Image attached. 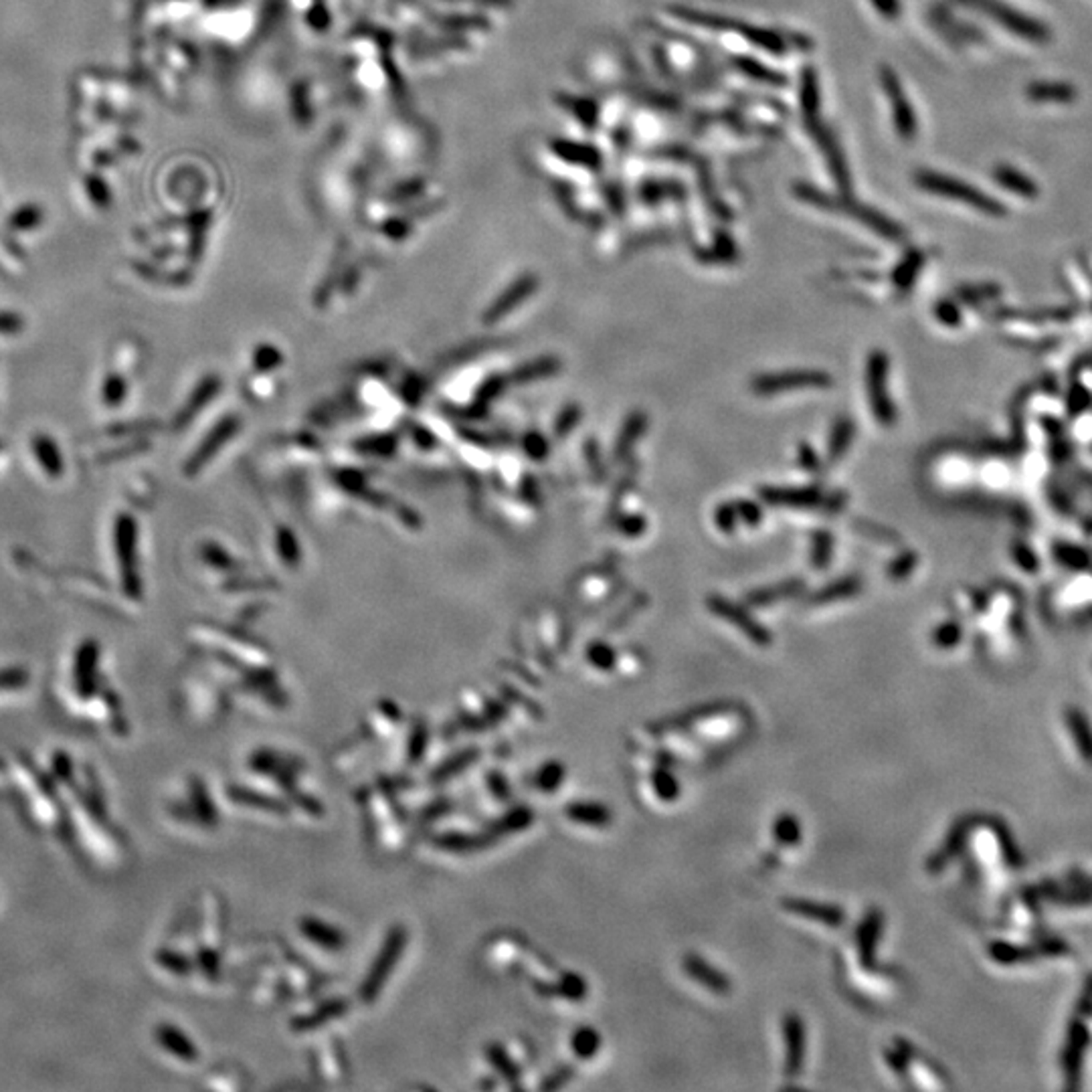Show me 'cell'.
Listing matches in <instances>:
<instances>
[{"label":"cell","instance_id":"cell-1","mask_svg":"<svg viewBox=\"0 0 1092 1092\" xmlns=\"http://www.w3.org/2000/svg\"><path fill=\"white\" fill-rule=\"evenodd\" d=\"M884 935L882 910L870 908L853 933V957L850 967H846L848 985L853 993H860L868 1000H888L898 991L900 981L892 971H882L878 967L876 951Z\"/></svg>","mask_w":1092,"mask_h":1092},{"label":"cell","instance_id":"cell-2","mask_svg":"<svg viewBox=\"0 0 1092 1092\" xmlns=\"http://www.w3.org/2000/svg\"><path fill=\"white\" fill-rule=\"evenodd\" d=\"M409 941V930L403 925H395L392 929L387 933L385 941H382L379 955L375 957V963L370 965L369 973H366L365 981L360 985V1000L365 1003H372L376 1001L379 993L385 987L387 980L391 977V973L395 971L398 959H401L403 951H405Z\"/></svg>","mask_w":1092,"mask_h":1092},{"label":"cell","instance_id":"cell-3","mask_svg":"<svg viewBox=\"0 0 1092 1092\" xmlns=\"http://www.w3.org/2000/svg\"><path fill=\"white\" fill-rule=\"evenodd\" d=\"M917 184L920 189L929 190V193L941 195L945 196V199L959 200V203L973 206V209L981 211V213L996 215V217L1006 215V206H1001L1000 200H996L993 196L985 195L980 189H975L973 184L963 183L959 178H951V176L935 174V173H919Z\"/></svg>","mask_w":1092,"mask_h":1092},{"label":"cell","instance_id":"cell-4","mask_svg":"<svg viewBox=\"0 0 1092 1092\" xmlns=\"http://www.w3.org/2000/svg\"><path fill=\"white\" fill-rule=\"evenodd\" d=\"M963 3L971 4V7L981 10L983 14H987V17H991L996 23H1000V27L1007 29L1009 33L1018 35V37L1029 41V43H1038V45L1048 43L1050 30L1044 27L1040 20L1028 17V14L1019 13V10H1013L1009 4L1001 3V0H963Z\"/></svg>","mask_w":1092,"mask_h":1092},{"label":"cell","instance_id":"cell-5","mask_svg":"<svg viewBox=\"0 0 1092 1092\" xmlns=\"http://www.w3.org/2000/svg\"><path fill=\"white\" fill-rule=\"evenodd\" d=\"M868 395H870V405L874 417L882 425H892L897 421V409L892 405V398L886 391V376H888V360L882 352H872L868 360Z\"/></svg>","mask_w":1092,"mask_h":1092},{"label":"cell","instance_id":"cell-6","mask_svg":"<svg viewBox=\"0 0 1092 1092\" xmlns=\"http://www.w3.org/2000/svg\"><path fill=\"white\" fill-rule=\"evenodd\" d=\"M826 387H831V379L830 375L820 370L777 372V375L759 376L753 382V391L763 397L791 389H826Z\"/></svg>","mask_w":1092,"mask_h":1092},{"label":"cell","instance_id":"cell-7","mask_svg":"<svg viewBox=\"0 0 1092 1092\" xmlns=\"http://www.w3.org/2000/svg\"><path fill=\"white\" fill-rule=\"evenodd\" d=\"M781 908H783L787 914H791V917L826 926V929H840V926L846 923V910L837 907V904H830V903H817V900L787 897L785 900H781Z\"/></svg>","mask_w":1092,"mask_h":1092},{"label":"cell","instance_id":"cell-8","mask_svg":"<svg viewBox=\"0 0 1092 1092\" xmlns=\"http://www.w3.org/2000/svg\"><path fill=\"white\" fill-rule=\"evenodd\" d=\"M116 551L120 557L123 589L136 597L140 591L136 573V524L130 516H120L116 524Z\"/></svg>","mask_w":1092,"mask_h":1092},{"label":"cell","instance_id":"cell-9","mask_svg":"<svg viewBox=\"0 0 1092 1092\" xmlns=\"http://www.w3.org/2000/svg\"><path fill=\"white\" fill-rule=\"evenodd\" d=\"M805 1022L799 1013L789 1012L783 1018V1046H785V1062L783 1074L787 1080L799 1078L805 1062Z\"/></svg>","mask_w":1092,"mask_h":1092},{"label":"cell","instance_id":"cell-10","mask_svg":"<svg viewBox=\"0 0 1092 1092\" xmlns=\"http://www.w3.org/2000/svg\"><path fill=\"white\" fill-rule=\"evenodd\" d=\"M708 607H711L712 613H716L718 617L728 621V623L734 625L741 634L747 635L755 645L767 648V645H771V641H773L771 639L769 631L760 623H757V621L750 617L743 607H738V605H734L731 601H727V599L714 595V597L708 599Z\"/></svg>","mask_w":1092,"mask_h":1092},{"label":"cell","instance_id":"cell-11","mask_svg":"<svg viewBox=\"0 0 1092 1092\" xmlns=\"http://www.w3.org/2000/svg\"><path fill=\"white\" fill-rule=\"evenodd\" d=\"M882 87L886 97L892 103V116L894 122H897V130L900 132V136L904 140H910L917 134V118H914L913 107L904 96L903 87H900V81L894 75V71L884 69L882 71Z\"/></svg>","mask_w":1092,"mask_h":1092},{"label":"cell","instance_id":"cell-12","mask_svg":"<svg viewBox=\"0 0 1092 1092\" xmlns=\"http://www.w3.org/2000/svg\"><path fill=\"white\" fill-rule=\"evenodd\" d=\"M682 967H684L686 975L690 977L692 981L698 983L702 990L716 993V996H727L733 990L731 977H727L721 969L711 965L706 959H702L700 955L696 953H688L682 961Z\"/></svg>","mask_w":1092,"mask_h":1092},{"label":"cell","instance_id":"cell-13","mask_svg":"<svg viewBox=\"0 0 1092 1092\" xmlns=\"http://www.w3.org/2000/svg\"><path fill=\"white\" fill-rule=\"evenodd\" d=\"M651 763L654 765H651L650 773L645 775V789L650 791L654 799H657V804H674L682 795L680 781L670 769L667 760L651 759Z\"/></svg>","mask_w":1092,"mask_h":1092},{"label":"cell","instance_id":"cell-14","mask_svg":"<svg viewBox=\"0 0 1092 1092\" xmlns=\"http://www.w3.org/2000/svg\"><path fill=\"white\" fill-rule=\"evenodd\" d=\"M532 987L541 997H561L567 1001H583L587 997V981L573 971L562 973L557 980L535 981Z\"/></svg>","mask_w":1092,"mask_h":1092},{"label":"cell","instance_id":"cell-15","mask_svg":"<svg viewBox=\"0 0 1092 1092\" xmlns=\"http://www.w3.org/2000/svg\"><path fill=\"white\" fill-rule=\"evenodd\" d=\"M299 933L304 935V939H308L310 943L318 945L320 949L324 951H343L348 939L343 933V929H336V926L324 923V920L316 919V917H304L299 920Z\"/></svg>","mask_w":1092,"mask_h":1092},{"label":"cell","instance_id":"cell-16","mask_svg":"<svg viewBox=\"0 0 1092 1092\" xmlns=\"http://www.w3.org/2000/svg\"><path fill=\"white\" fill-rule=\"evenodd\" d=\"M565 817L577 826L605 830L613 824V814L607 805L593 801H574L565 807Z\"/></svg>","mask_w":1092,"mask_h":1092},{"label":"cell","instance_id":"cell-17","mask_svg":"<svg viewBox=\"0 0 1092 1092\" xmlns=\"http://www.w3.org/2000/svg\"><path fill=\"white\" fill-rule=\"evenodd\" d=\"M346 1012H348V1001L328 1000L320 1003L314 1012L294 1018L292 1022H289V1026H292L294 1032H314V1029L322 1028L324 1023L332 1022L336 1018H343Z\"/></svg>","mask_w":1092,"mask_h":1092},{"label":"cell","instance_id":"cell-18","mask_svg":"<svg viewBox=\"0 0 1092 1092\" xmlns=\"http://www.w3.org/2000/svg\"><path fill=\"white\" fill-rule=\"evenodd\" d=\"M496 842L491 833H464V831H447L443 836L436 837V846L443 852L452 853H474L490 848Z\"/></svg>","mask_w":1092,"mask_h":1092},{"label":"cell","instance_id":"cell-19","mask_svg":"<svg viewBox=\"0 0 1092 1092\" xmlns=\"http://www.w3.org/2000/svg\"><path fill=\"white\" fill-rule=\"evenodd\" d=\"M227 795L231 797L233 804L250 807V809H260V811H267V814H282V815H286L289 811V805L286 801L257 793V791L247 789V787L233 785L229 787V791H227Z\"/></svg>","mask_w":1092,"mask_h":1092},{"label":"cell","instance_id":"cell-20","mask_svg":"<svg viewBox=\"0 0 1092 1092\" xmlns=\"http://www.w3.org/2000/svg\"><path fill=\"white\" fill-rule=\"evenodd\" d=\"M771 837L775 848H779L775 852H791L804 840V827L795 814H781L771 826Z\"/></svg>","mask_w":1092,"mask_h":1092},{"label":"cell","instance_id":"cell-21","mask_svg":"<svg viewBox=\"0 0 1092 1092\" xmlns=\"http://www.w3.org/2000/svg\"><path fill=\"white\" fill-rule=\"evenodd\" d=\"M156 1038L160 1046L167 1048L170 1054L176 1056V1058L184 1060V1062H196V1058H199V1050H196L193 1042H190V1038L186 1036L184 1032H180L178 1028L170 1026V1023L158 1026Z\"/></svg>","mask_w":1092,"mask_h":1092},{"label":"cell","instance_id":"cell-22","mask_svg":"<svg viewBox=\"0 0 1092 1092\" xmlns=\"http://www.w3.org/2000/svg\"><path fill=\"white\" fill-rule=\"evenodd\" d=\"M96 666H97V645L93 641H87L77 651L75 660V682L77 690L85 698L91 696L96 688Z\"/></svg>","mask_w":1092,"mask_h":1092},{"label":"cell","instance_id":"cell-23","mask_svg":"<svg viewBox=\"0 0 1092 1092\" xmlns=\"http://www.w3.org/2000/svg\"><path fill=\"white\" fill-rule=\"evenodd\" d=\"M535 820H536V815H535V811L530 809V807H526V805L512 807V809L504 817H500L498 821L490 824L488 833H491V836H494L496 840H498V837H502V836H510V833H519V831L528 830V827L535 824Z\"/></svg>","mask_w":1092,"mask_h":1092},{"label":"cell","instance_id":"cell-24","mask_svg":"<svg viewBox=\"0 0 1092 1092\" xmlns=\"http://www.w3.org/2000/svg\"><path fill=\"white\" fill-rule=\"evenodd\" d=\"M760 496L771 504L795 506V508H807L824 502V496L817 490H763Z\"/></svg>","mask_w":1092,"mask_h":1092},{"label":"cell","instance_id":"cell-25","mask_svg":"<svg viewBox=\"0 0 1092 1092\" xmlns=\"http://www.w3.org/2000/svg\"><path fill=\"white\" fill-rule=\"evenodd\" d=\"M993 176H996V180L1003 186V189H1007L1009 193H1013V195L1023 196V199H1036V196L1040 195L1038 184L1034 183V180L1029 178V176H1026L1023 173H1019V170H1016V168L997 167L996 173H993Z\"/></svg>","mask_w":1092,"mask_h":1092},{"label":"cell","instance_id":"cell-26","mask_svg":"<svg viewBox=\"0 0 1092 1092\" xmlns=\"http://www.w3.org/2000/svg\"><path fill=\"white\" fill-rule=\"evenodd\" d=\"M1028 97L1034 102L1068 103L1076 100V87L1062 81H1038L1028 87Z\"/></svg>","mask_w":1092,"mask_h":1092},{"label":"cell","instance_id":"cell-27","mask_svg":"<svg viewBox=\"0 0 1092 1092\" xmlns=\"http://www.w3.org/2000/svg\"><path fill=\"white\" fill-rule=\"evenodd\" d=\"M799 591H804V581L789 579V581L773 584V587L769 589H760V591L750 593L747 601L749 605H753V607H767V605H773L775 601H781V599L793 597V595H797Z\"/></svg>","mask_w":1092,"mask_h":1092},{"label":"cell","instance_id":"cell-28","mask_svg":"<svg viewBox=\"0 0 1092 1092\" xmlns=\"http://www.w3.org/2000/svg\"><path fill=\"white\" fill-rule=\"evenodd\" d=\"M486 1054H488L490 1064L494 1066L496 1070L502 1074V1078L508 1083L512 1089H516L520 1080V1066L516 1064V1060L506 1052V1048H502L498 1042H491L486 1046Z\"/></svg>","mask_w":1092,"mask_h":1092},{"label":"cell","instance_id":"cell-29","mask_svg":"<svg viewBox=\"0 0 1092 1092\" xmlns=\"http://www.w3.org/2000/svg\"><path fill=\"white\" fill-rule=\"evenodd\" d=\"M571 1050L579 1060H593L601 1050V1034L591 1026H581L574 1029L571 1036Z\"/></svg>","mask_w":1092,"mask_h":1092},{"label":"cell","instance_id":"cell-30","mask_svg":"<svg viewBox=\"0 0 1092 1092\" xmlns=\"http://www.w3.org/2000/svg\"><path fill=\"white\" fill-rule=\"evenodd\" d=\"M567 779V767L561 760H546L535 775V787L542 793H557Z\"/></svg>","mask_w":1092,"mask_h":1092},{"label":"cell","instance_id":"cell-31","mask_svg":"<svg viewBox=\"0 0 1092 1092\" xmlns=\"http://www.w3.org/2000/svg\"><path fill=\"white\" fill-rule=\"evenodd\" d=\"M478 759H480V749H478V747L465 749V750H462V753H459V755H455V757H452V759L445 760V763L442 765V767L433 771L431 779H433V781H437V783H442V781H447V779H452V777H458L459 773H464V771L468 769L469 765H474L475 760H478Z\"/></svg>","mask_w":1092,"mask_h":1092},{"label":"cell","instance_id":"cell-32","mask_svg":"<svg viewBox=\"0 0 1092 1092\" xmlns=\"http://www.w3.org/2000/svg\"><path fill=\"white\" fill-rule=\"evenodd\" d=\"M860 587H862V581L858 577L842 579V581L833 583L827 589H821L820 593H815L814 597H811V603L821 605V603H830V601H840V599H846V597H852V595H856L858 591H860Z\"/></svg>","mask_w":1092,"mask_h":1092},{"label":"cell","instance_id":"cell-33","mask_svg":"<svg viewBox=\"0 0 1092 1092\" xmlns=\"http://www.w3.org/2000/svg\"><path fill=\"white\" fill-rule=\"evenodd\" d=\"M33 449H35V455H37V459L41 462V465L45 468L47 474H51V475H59L61 474V469H63V462H61V453H59V449H57V445H55L53 439H49L45 436H39L33 442Z\"/></svg>","mask_w":1092,"mask_h":1092},{"label":"cell","instance_id":"cell-34","mask_svg":"<svg viewBox=\"0 0 1092 1092\" xmlns=\"http://www.w3.org/2000/svg\"><path fill=\"white\" fill-rule=\"evenodd\" d=\"M190 793H193V805H196V815H199V820L206 826H215L217 821H219V814H217L215 805L209 801L205 785L200 783V781H193Z\"/></svg>","mask_w":1092,"mask_h":1092},{"label":"cell","instance_id":"cell-35","mask_svg":"<svg viewBox=\"0 0 1092 1092\" xmlns=\"http://www.w3.org/2000/svg\"><path fill=\"white\" fill-rule=\"evenodd\" d=\"M427 741H429V733H427V724L419 718L413 724L411 728V737H409V763L417 765L421 763L423 757H425V749H427Z\"/></svg>","mask_w":1092,"mask_h":1092},{"label":"cell","instance_id":"cell-36","mask_svg":"<svg viewBox=\"0 0 1092 1092\" xmlns=\"http://www.w3.org/2000/svg\"><path fill=\"white\" fill-rule=\"evenodd\" d=\"M852 437H853V425L850 421H848V419H843V421L837 423L836 429H833L831 445H830V459H831V462H836V459L840 458V455L846 453L848 445L852 443Z\"/></svg>","mask_w":1092,"mask_h":1092},{"label":"cell","instance_id":"cell-37","mask_svg":"<svg viewBox=\"0 0 1092 1092\" xmlns=\"http://www.w3.org/2000/svg\"><path fill=\"white\" fill-rule=\"evenodd\" d=\"M1054 552H1056V558H1058V561L1062 562V565H1066V567L1083 568V567L1089 565V555H1086V551H1083V548H1078V546L1058 545L1054 548Z\"/></svg>","mask_w":1092,"mask_h":1092},{"label":"cell","instance_id":"cell-38","mask_svg":"<svg viewBox=\"0 0 1092 1092\" xmlns=\"http://www.w3.org/2000/svg\"><path fill=\"white\" fill-rule=\"evenodd\" d=\"M644 427H645V417L641 415V413H635V415L628 421V425H625L623 433H621L619 437V455L628 453V449L634 445L635 439L641 436Z\"/></svg>","mask_w":1092,"mask_h":1092},{"label":"cell","instance_id":"cell-39","mask_svg":"<svg viewBox=\"0 0 1092 1092\" xmlns=\"http://www.w3.org/2000/svg\"><path fill=\"white\" fill-rule=\"evenodd\" d=\"M587 656H589V661H591L595 667H599V670H603V672L613 670V666L617 664V654H615V651L609 648L607 644L591 645V648H589Z\"/></svg>","mask_w":1092,"mask_h":1092},{"label":"cell","instance_id":"cell-40","mask_svg":"<svg viewBox=\"0 0 1092 1092\" xmlns=\"http://www.w3.org/2000/svg\"><path fill=\"white\" fill-rule=\"evenodd\" d=\"M123 397H126V382H123L122 376L118 375L107 376L106 382H103V401H106V405L110 407L120 405Z\"/></svg>","mask_w":1092,"mask_h":1092},{"label":"cell","instance_id":"cell-41","mask_svg":"<svg viewBox=\"0 0 1092 1092\" xmlns=\"http://www.w3.org/2000/svg\"><path fill=\"white\" fill-rule=\"evenodd\" d=\"M853 528H856L858 532H862L864 536L876 538V541L882 542V545H897L898 542V536L894 535V532L886 530V528H878L876 524H870V522L856 520L853 522Z\"/></svg>","mask_w":1092,"mask_h":1092},{"label":"cell","instance_id":"cell-42","mask_svg":"<svg viewBox=\"0 0 1092 1092\" xmlns=\"http://www.w3.org/2000/svg\"><path fill=\"white\" fill-rule=\"evenodd\" d=\"M158 961H160V965L167 967L168 971L178 973V975H186V973L190 971L189 959H186V957H183V955L174 953V951H162V953H158Z\"/></svg>","mask_w":1092,"mask_h":1092},{"label":"cell","instance_id":"cell-43","mask_svg":"<svg viewBox=\"0 0 1092 1092\" xmlns=\"http://www.w3.org/2000/svg\"><path fill=\"white\" fill-rule=\"evenodd\" d=\"M920 266H923V257H920L919 253H914V255H910L908 260L904 261L903 266H900V269L897 272V276H894V277H897L898 286L908 288V286H910V282H913L914 276H917V272H919V267H920Z\"/></svg>","mask_w":1092,"mask_h":1092},{"label":"cell","instance_id":"cell-44","mask_svg":"<svg viewBox=\"0 0 1092 1092\" xmlns=\"http://www.w3.org/2000/svg\"><path fill=\"white\" fill-rule=\"evenodd\" d=\"M573 1074H574V1070L571 1068V1066H562V1068H558L555 1074L548 1076V1078L545 1080V1083L541 1084V1089H542V1090H557V1089H562V1086H567L568 1083H571Z\"/></svg>","mask_w":1092,"mask_h":1092},{"label":"cell","instance_id":"cell-45","mask_svg":"<svg viewBox=\"0 0 1092 1092\" xmlns=\"http://www.w3.org/2000/svg\"><path fill=\"white\" fill-rule=\"evenodd\" d=\"M830 551H831L830 535H817L815 536V545H814V562H815V567H826L827 565Z\"/></svg>","mask_w":1092,"mask_h":1092},{"label":"cell","instance_id":"cell-46","mask_svg":"<svg viewBox=\"0 0 1092 1092\" xmlns=\"http://www.w3.org/2000/svg\"><path fill=\"white\" fill-rule=\"evenodd\" d=\"M935 644L941 645V648H951V645L959 644V628L953 623L943 625L935 631Z\"/></svg>","mask_w":1092,"mask_h":1092},{"label":"cell","instance_id":"cell-47","mask_svg":"<svg viewBox=\"0 0 1092 1092\" xmlns=\"http://www.w3.org/2000/svg\"><path fill=\"white\" fill-rule=\"evenodd\" d=\"M199 963L203 967V971L206 975L215 977L219 973V955L215 953V947H206V949L199 951Z\"/></svg>","mask_w":1092,"mask_h":1092},{"label":"cell","instance_id":"cell-48","mask_svg":"<svg viewBox=\"0 0 1092 1092\" xmlns=\"http://www.w3.org/2000/svg\"><path fill=\"white\" fill-rule=\"evenodd\" d=\"M488 783H490V791L496 797H498V799H502V801L510 799V787H508V781H506L504 775H500V773H496V771H491V773L488 775Z\"/></svg>","mask_w":1092,"mask_h":1092},{"label":"cell","instance_id":"cell-49","mask_svg":"<svg viewBox=\"0 0 1092 1092\" xmlns=\"http://www.w3.org/2000/svg\"><path fill=\"white\" fill-rule=\"evenodd\" d=\"M914 565H917V558H914V555H907V557L898 558V561L894 562V565L888 567V577L890 579L908 577V573L913 571Z\"/></svg>","mask_w":1092,"mask_h":1092},{"label":"cell","instance_id":"cell-50","mask_svg":"<svg viewBox=\"0 0 1092 1092\" xmlns=\"http://www.w3.org/2000/svg\"><path fill=\"white\" fill-rule=\"evenodd\" d=\"M716 524L724 532H733L734 524H737V506H722L716 512Z\"/></svg>","mask_w":1092,"mask_h":1092},{"label":"cell","instance_id":"cell-51","mask_svg":"<svg viewBox=\"0 0 1092 1092\" xmlns=\"http://www.w3.org/2000/svg\"><path fill=\"white\" fill-rule=\"evenodd\" d=\"M936 318H939L941 322H945L949 326L959 324V310H957L953 304L941 302L939 306H936Z\"/></svg>","mask_w":1092,"mask_h":1092},{"label":"cell","instance_id":"cell-52","mask_svg":"<svg viewBox=\"0 0 1092 1092\" xmlns=\"http://www.w3.org/2000/svg\"><path fill=\"white\" fill-rule=\"evenodd\" d=\"M737 514H743L744 522H749V524H757V522L763 519L760 510L755 504H750V502H738Z\"/></svg>","mask_w":1092,"mask_h":1092},{"label":"cell","instance_id":"cell-53","mask_svg":"<svg viewBox=\"0 0 1092 1092\" xmlns=\"http://www.w3.org/2000/svg\"><path fill=\"white\" fill-rule=\"evenodd\" d=\"M23 328L19 316L14 314H0V334H17Z\"/></svg>","mask_w":1092,"mask_h":1092},{"label":"cell","instance_id":"cell-54","mask_svg":"<svg viewBox=\"0 0 1092 1092\" xmlns=\"http://www.w3.org/2000/svg\"><path fill=\"white\" fill-rule=\"evenodd\" d=\"M1016 558H1018L1019 565H1022L1023 568H1028V571H1032L1034 567H1038V561L1034 558L1032 552H1029L1028 548L1022 546V545H1019V548L1016 551Z\"/></svg>","mask_w":1092,"mask_h":1092},{"label":"cell","instance_id":"cell-55","mask_svg":"<svg viewBox=\"0 0 1092 1092\" xmlns=\"http://www.w3.org/2000/svg\"><path fill=\"white\" fill-rule=\"evenodd\" d=\"M876 4L880 13H884L886 17H897L898 14V0H872Z\"/></svg>","mask_w":1092,"mask_h":1092},{"label":"cell","instance_id":"cell-56","mask_svg":"<svg viewBox=\"0 0 1092 1092\" xmlns=\"http://www.w3.org/2000/svg\"><path fill=\"white\" fill-rule=\"evenodd\" d=\"M801 464H804L805 468L815 469V465H817L815 464V455H814V452H811V449L801 447Z\"/></svg>","mask_w":1092,"mask_h":1092}]
</instances>
